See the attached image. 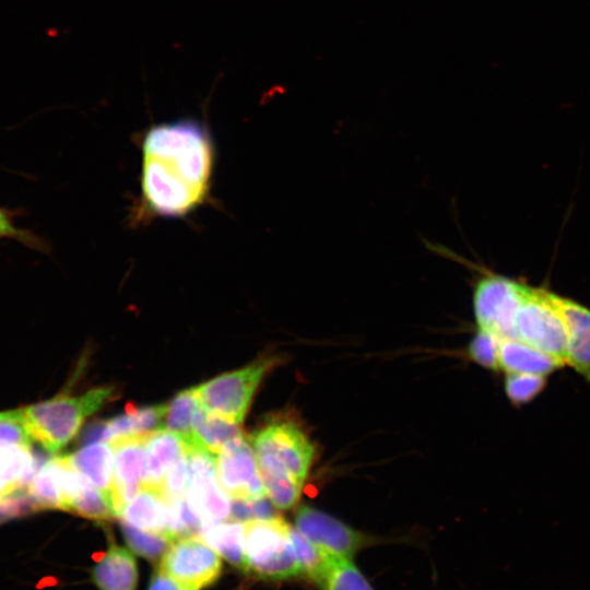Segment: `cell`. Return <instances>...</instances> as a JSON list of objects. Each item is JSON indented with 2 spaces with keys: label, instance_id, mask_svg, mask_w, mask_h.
I'll use <instances>...</instances> for the list:
<instances>
[{
  "label": "cell",
  "instance_id": "f1b7e54d",
  "mask_svg": "<svg viewBox=\"0 0 590 590\" xmlns=\"http://www.w3.org/2000/svg\"><path fill=\"white\" fill-rule=\"evenodd\" d=\"M500 339L486 330L477 329V332L468 346V354L475 363L491 370L499 367Z\"/></svg>",
  "mask_w": 590,
  "mask_h": 590
},
{
  "label": "cell",
  "instance_id": "4dcf8cb0",
  "mask_svg": "<svg viewBox=\"0 0 590 590\" xmlns=\"http://www.w3.org/2000/svg\"><path fill=\"white\" fill-rule=\"evenodd\" d=\"M189 469L186 451L167 470L160 493L167 500L186 497Z\"/></svg>",
  "mask_w": 590,
  "mask_h": 590
},
{
  "label": "cell",
  "instance_id": "e0dca14e",
  "mask_svg": "<svg viewBox=\"0 0 590 590\" xmlns=\"http://www.w3.org/2000/svg\"><path fill=\"white\" fill-rule=\"evenodd\" d=\"M47 460L30 445L0 447V498L27 488Z\"/></svg>",
  "mask_w": 590,
  "mask_h": 590
},
{
  "label": "cell",
  "instance_id": "484cf974",
  "mask_svg": "<svg viewBox=\"0 0 590 590\" xmlns=\"http://www.w3.org/2000/svg\"><path fill=\"white\" fill-rule=\"evenodd\" d=\"M122 535L128 546L138 555L149 559H161L174 542L165 534L142 530L120 521Z\"/></svg>",
  "mask_w": 590,
  "mask_h": 590
},
{
  "label": "cell",
  "instance_id": "83f0119b",
  "mask_svg": "<svg viewBox=\"0 0 590 590\" xmlns=\"http://www.w3.org/2000/svg\"><path fill=\"white\" fill-rule=\"evenodd\" d=\"M544 375L506 373L504 388L509 401L517 406L531 402L546 387Z\"/></svg>",
  "mask_w": 590,
  "mask_h": 590
},
{
  "label": "cell",
  "instance_id": "5b68a950",
  "mask_svg": "<svg viewBox=\"0 0 590 590\" xmlns=\"http://www.w3.org/2000/svg\"><path fill=\"white\" fill-rule=\"evenodd\" d=\"M274 359L263 358L250 365L220 375L198 387L193 392L199 403L209 412L240 424L253 393Z\"/></svg>",
  "mask_w": 590,
  "mask_h": 590
},
{
  "label": "cell",
  "instance_id": "7c38bea8",
  "mask_svg": "<svg viewBox=\"0 0 590 590\" xmlns=\"http://www.w3.org/2000/svg\"><path fill=\"white\" fill-rule=\"evenodd\" d=\"M148 435L110 440L115 451L114 484L110 498L115 517H121L126 506L142 488Z\"/></svg>",
  "mask_w": 590,
  "mask_h": 590
},
{
  "label": "cell",
  "instance_id": "44dd1931",
  "mask_svg": "<svg viewBox=\"0 0 590 590\" xmlns=\"http://www.w3.org/2000/svg\"><path fill=\"white\" fill-rule=\"evenodd\" d=\"M238 424L205 410L201 404L192 421V438L188 447H199L217 455L229 440L241 436Z\"/></svg>",
  "mask_w": 590,
  "mask_h": 590
},
{
  "label": "cell",
  "instance_id": "9a60e30c",
  "mask_svg": "<svg viewBox=\"0 0 590 590\" xmlns=\"http://www.w3.org/2000/svg\"><path fill=\"white\" fill-rule=\"evenodd\" d=\"M568 331L567 365L590 385V309L555 294Z\"/></svg>",
  "mask_w": 590,
  "mask_h": 590
},
{
  "label": "cell",
  "instance_id": "d6a6232c",
  "mask_svg": "<svg viewBox=\"0 0 590 590\" xmlns=\"http://www.w3.org/2000/svg\"><path fill=\"white\" fill-rule=\"evenodd\" d=\"M38 510L31 496L14 493L0 498V523L12 518L21 517Z\"/></svg>",
  "mask_w": 590,
  "mask_h": 590
},
{
  "label": "cell",
  "instance_id": "836d02e7",
  "mask_svg": "<svg viewBox=\"0 0 590 590\" xmlns=\"http://www.w3.org/2000/svg\"><path fill=\"white\" fill-rule=\"evenodd\" d=\"M109 441V429L107 421H94L90 423L80 436L82 446L91 444Z\"/></svg>",
  "mask_w": 590,
  "mask_h": 590
},
{
  "label": "cell",
  "instance_id": "d4e9b609",
  "mask_svg": "<svg viewBox=\"0 0 590 590\" xmlns=\"http://www.w3.org/2000/svg\"><path fill=\"white\" fill-rule=\"evenodd\" d=\"M200 403L192 388L180 391L169 403L163 428L177 433L189 444L192 438L193 415Z\"/></svg>",
  "mask_w": 590,
  "mask_h": 590
},
{
  "label": "cell",
  "instance_id": "3957f363",
  "mask_svg": "<svg viewBox=\"0 0 590 590\" xmlns=\"http://www.w3.org/2000/svg\"><path fill=\"white\" fill-rule=\"evenodd\" d=\"M245 573L263 580L303 577L291 541V527L276 517L245 522Z\"/></svg>",
  "mask_w": 590,
  "mask_h": 590
},
{
  "label": "cell",
  "instance_id": "2e32d148",
  "mask_svg": "<svg viewBox=\"0 0 590 590\" xmlns=\"http://www.w3.org/2000/svg\"><path fill=\"white\" fill-rule=\"evenodd\" d=\"M185 451V441L177 433L164 428L150 433L145 438L142 487L160 492L167 470Z\"/></svg>",
  "mask_w": 590,
  "mask_h": 590
},
{
  "label": "cell",
  "instance_id": "277c9868",
  "mask_svg": "<svg viewBox=\"0 0 590 590\" xmlns=\"http://www.w3.org/2000/svg\"><path fill=\"white\" fill-rule=\"evenodd\" d=\"M515 329L516 340L567 365L568 331L554 293L528 286L516 316Z\"/></svg>",
  "mask_w": 590,
  "mask_h": 590
},
{
  "label": "cell",
  "instance_id": "ac0fdd59",
  "mask_svg": "<svg viewBox=\"0 0 590 590\" xmlns=\"http://www.w3.org/2000/svg\"><path fill=\"white\" fill-rule=\"evenodd\" d=\"M67 456L71 465L97 487L110 505L114 484V445L110 441L91 444Z\"/></svg>",
  "mask_w": 590,
  "mask_h": 590
},
{
  "label": "cell",
  "instance_id": "7402d4cb",
  "mask_svg": "<svg viewBox=\"0 0 590 590\" xmlns=\"http://www.w3.org/2000/svg\"><path fill=\"white\" fill-rule=\"evenodd\" d=\"M201 539L231 565L245 571V522L227 521L206 524Z\"/></svg>",
  "mask_w": 590,
  "mask_h": 590
},
{
  "label": "cell",
  "instance_id": "cb8c5ba5",
  "mask_svg": "<svg viewBox=\"0 0 590 590\" xmlns=\"http://www.w3.org/2000/svg\"><path fill=\"white\" fill-rule=\"evenodd\" d=\"M314 582L320 590H375L352 559L331 558Z\"/></svg>",
  "mask_w": 590,
  "mask_h": 590
},
{
  "label": "cell",
  "instance_id": "5bb4252c",
  "mask_svg": "<svg viewBox=\"0 0 590 590\" xmlns=\"http://www.w3.org/2000/svg\"><path fill=\"white\" fill-rule=\"evenodd\" d=\"M120 518L139 529L165 534L173 541L179 539L174 510L156 489L142 487Z\"/></svg>",
  "mask_w": 590,
  "mask_h": 590
},
{
  "label": "cell",
  "instance_id": "603a6c76",
  "mask_svg": "<svg viewBox=\"0 0 590 590\" xmlns=\"http://www.w3.org/2000/svg\"><path fill=\"white\" fill-rule=\"evenodd\" d=\"M27 494L38 509L66 510V499L61 483V469L58 457L47 460L38 470L30 485Z\"/></svg>",
  "mask_w": 590,
  "mask_h": 590
},
{
  "label": "cell",
  "instance_id": "7a4b0ae2",
  "mask_svg": "<svg viewBox=\"0 0 590 590\" xmlns=\"http://www.w3.org/2000/svg\"><path fill=\"white\" fill-rule=\"evenodd\" d=\"M113 394L114 387L95 388L81 396L61 393L22 409L25 426L32 439L47 451L58 452Z\"/></svg>",
  "mask_w": 590,
  "mask_h": 590
},
{
  "label": "cell",
  "instance_id": "8d00e7d4",
  "mask_svg": "<svg viewBox=\"0 0 590 590\" xmlns=\"http://www.w3.org/2000/svg\"><path fill=\"white\" fill-rule=\"evenodd\" d=\"M148 590H185L160 568L152 575Z\"/></svg>",
  "mask_w": 590,
  "mask_h": 590
},
{
  "label": "cell",
  "instance_id": "d590c367",
  "mask_svg": "<svg viewBox=\"0 0 590 590\" xmlns=\"http://www.w3.org/2000/svg\"><path fill=\"white\" fill-rule=\"evenodd\" d=\"M231 517L235 521L239 522L253 520L251 500L244 498H232Z\"/></svg>",
  "mask_w": 590,
  "mask_h": 590
},
{
  "label": "cell",
  "instance_id": "f546056e",
  "mask_svg": "<svg viewBox=\"0 0 590 590\" xmlns=\"http://www.w3.org/2000/svg\"><path fill=\"white\" fill-rule=\"evenodd\" d=\"M167 409L166 404L137 408L134 404L128 403L126 405V412L131 414L133 418L135 436L148 435L163 429Z\"/></svg>",
  "mask_w": 590,
  "mask_h": 590
},
{
  "label": "cell",
  "instance_id": "ffe728a7",
  "mask_svg": "<svg viewBox=\"0 0 590 590\" xmlns=\"http://www.w3.org/2000/svg\"><path fill=\"white\" fill-rule=\"evenodd\" d=\"M567 366L565 362L519 340H500L499 367L505 373H527L547 376Z\"/></svg>",
  "mask_w": 590,
  "mask_h": 590
},
{
  "label": "cell",
  "instance_id": "ba28073f",
  "mask_svg": "<svg viewBox=\"0 0 590 590\" xmlns=\"http://www.w3.org/2000/svg\"><path fill=\"white\" fill-rule=\"evenodd\" d=\"M160 569L185 590H202L219 579L222 560L201 538L190 535L170 544Z\"/></svg>",
  "mask_w": 590,
  "mask_h": 590
},
{
  "label": "cell",
  "instance_id": "1f68e13d",
  "mask_svg": "<svg viewBox=\"0 0 590 590\" xmlns=\"http://www.w3.org/2000/svg\"><path fill=\"white\" fill-rule=\"evenodd\" d=\"M32 438L24 423L22 410L0 413V447L30 445Z\"/></svg>",
  "mask_w": 590,
  "mask_h": 590
},
{
  "label": "cell",
  "instance_id": "8992f818",
  "mask_svg": "<svg viewBox=\"0 0 590 590\" xmlns=\"http://www.w3.org/2000/svg\"><path fill=\"white\" fill-rule=\"evenodd\" d=\"M527 287L500 275L482 278L473 293L477 329L492 332L500 340H516V316Z\"/></svg>",
  "mask_w": 590,
  "mask_h": 590
},
{
  "label": "cell",
  "instance_id": "8fae6325",
  "mask_svg": "<svg viewBox=\"0 0 590 590\" xmlns=\"http://www.w3.org/2000/svg\"><path fill=\"white\" fill-rule=\"evenodd\" d=\"M216 475L231 498L255 500L267 495L255 450L244 435L226 442L216 455Z\"/></svg>",
  "mask_w": 590,
  "mask_h": 590
},
{
  "label": "cell",
  "instance_id": "e575fe53",
  "mask_svg": "<svg viewBox=\"0 0 590 590\" xmlns=\"http://www.w3.org/2000/svg\"><path fill=\"white\" fill-rule=\"evenodd\" d=\"M251 506L253 520H269L280 517L275 510V506L266 496L251 500Z\"/></svg>",
  "mask_w": 590,
  "mask_h": 590
},
{
  "label": "cell",
  "instance_id": "d6986e66",
  "mask_svg": "<svg viewBox=\"0 0 590 590\" xmlns=\"http://www.w3.org/2000/svg\"><path fill=\"white\" fill-rule=\"evenodd\" d=\"M92 579L99 590H135L137 562L129 550L111 543L93 567Z\"/></svg>",
  "mask_w": 590,
  "mask_h": 590
},
{
  "label": "cell",
  "instance_id": "6da1fadb",
  "mask_svg": "<svg viewBox=\"0 0 590 590\" xmlns=\"http://www.w3.org/2000/svg\"><path fill=\"white\" fill-rule=\"evenodd\" d=\"M140 206L144 216L184 219L210 196L215 145L191 117L152 125L141 140Z\"/></svg>",
  "mask_w": 590,
  "mask_h": 590
},
{
  "label": "cell",
  "instance_id": "4fadbf2b",
  "mask_svg": "<svg viewBox=\"0 0 590 590\" xmlns=\"http://www.w3.org/2000/svg\"><path fill=\"white\" fill-rule=\"evenodd\" d=\"M58 459L66 510L98 522L113 519L115 516L104 494L71 465L67 455Z\"/></svg>",
  "mask_w": 590,
  "mask_h": 590
},
{
  "label": "cell",
  "instance_id": "52a82bcc",
  "mask_svg": "<svg viewBox=\"0 0 590 590\" xmlns=\"http://www.w3.org/2000/svg\"><path fill=\"white\" fill-rule=\"evenodd\" d=\"M255 453L267 456L299 484L306 480L315 449L305 433L292 421L276 420L253 432Z\"/></svg>",
  "mask_w": 590,
  "mask_h": 590
},
{
  "label": "cell",
  "instance_id": "30bf717a",
  "mask_svg": "<svg viewBox=\"0 0 590 590\" xmlns=\"http://www.w3.org/2000/svg\"><path fill=\"white\" fill-rule=\"evenodd\" d=\"M186 456L189 469L187 502L205 526L226 520L231 515V502L217 480L216 455L189 447Z\"/></svg>",
  "mask_w": 590,
  "mask_h": 590
},
{
  "label": "cell",
  "instance_id": "9c48e42d",
  "mask_svg": "<svg viewBox=\"0 0 590 590\" xmlns=\"http://www.w3.org/2000/svg\"><path fill=\"white\" fill-rule=\"evenodd\" d=\"M295 529L332 558L352 559L359 551L384 543L379 538L357 531L339 519L308 506L298 508Z\"/></svg>",
  "mask_w": 590,
  "mask_h": 590
},
{
  "label": "cell",
  "instance_id": "4316f807",
  "mask_svg": "<svg viewBox=\"0 0 590 590\" xmlns=\"http://www.w3.org/2000/svg\"><path fill=\"white\" fill-rule=\"evenodd\" d=\"M24 214L23 209L0 206V239H13L32 250L42 253L49 252L50 245L47 239L35 234L32 229L22 228L16 224V219Z\"/></svg>",
  "mask_w": 590,
  "mask_h": 590
}]
</instances>
